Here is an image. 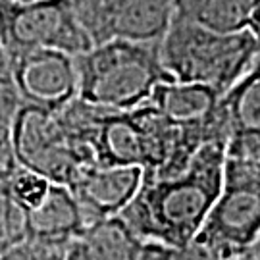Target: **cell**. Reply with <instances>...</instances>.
Listing matches in <instances>:
<instances>
[{
  "instance_id": "19",
  "label": "cell",
  "mask_w": 260,
  "mask_h": 260,
  "mask_svg": "<svg viewBox=\"0 0 260 260\" xmlns=\"http://www.w3.org/2000/svg\"><path fill=\"white\" fill-rule=\"evenodd\" d=\"M230 260H260V239L254 243V245H251L249 249H245L243 252L235 254V256Z\"/></svg>"
},
{
  "instance_id": "13",
  "label": "cell",
  "mask_w": 260,
  "mask_h": 260,
  "mask_svg": "<svg viewBox=\"0 0 260 260\" xmlns=\"http://www.w3.org/2000/svg\"><path fill=\"white\" fill-rule=\"evenodd\" d=\"M258 0H176L174 16L218 33L247 31V21Z\"/></svg>"
},
{
  "instance_id": "18",
  "label": "cell",
  "mask_w": 260,
  "mask_h": 260,
  "mask_svg": "<svg viewBox=\"0 0 260 260\" xmlns=\"http://www.w3.org/2000/svg\"><path fill=\"white\" fill-rule=\"evenodd\" d=\"M66 247L64 245H52V243L25 239L16 249L6 252L0 260H64Z\"/></svg>"
},
{
  "instance_id": "12",
  "label": "cell",
  "mask_w": 260,
  "mask_h": 260,
  "mask_svg": "<svg viewBox=\"0 0 260 260\" xmlns=\"http://www.w3.org/2000/svg\"><path fill=\"white\" fill-rule=\"evenodd\" d=\"M143 241L120 216L89 223L66 247L64 260H139Z\"/></svg>"
},
{
  "instance_id": "10",
  "label": "cell",
  "mask_w": 260,
  "mask_h": 260,
  "mask_svg": "<svg viewBox=\"0 0 260 260\" xmlns=\"http://www.w3.org/2000/svg\"><path fill=\"white\" fill-rule=\"evenodd\" d=\"M220 94L206 85L166 81L154 89L149 103L166 120L181 127H214L225 143L218 121Z\"/></svg>"
},
{
  "instance_id": "11",
  "label": "cell",
  "mask_w": 260,
  "mask_h": 260,
  "mask_svg": "<svg viewBox=\"0 0 260 260\" xmlns=\"http://www.w3.org/2000/svg\"><path fill=\"white\" fill-rule=\"evenodd\" d=\"M27 239L68 245L89 225L79 203L68 185L50 183L45 201L25 212Z\"/></svg>"
},
{
  "instance_id": "16",
  "label": "cell",
  "mask_w": 260,
  "mask_h": 260,
  "mask_svg": "<svg viewBox=\"0 0 260 260\" xmlns=\"http://www.w3.org/2000/svg\"><path fill=\"white\" fill-rule=\"evenodd\" d=\"M0 172V258L27 239L25 210L8 195Z\"/></svg>"
},
{
  "instance_id": "17",
  "label": "cell",
  "mask_w": 260,
  "mask_h": 260,
  "mask_svg": "<svg viewBox=\"0 0 260 260\" xmlns=\"http://www.w3.org/2000/svg\"><path fill=\"white\" fill-rule=\"evenodd\" d=\"M139 260H223L216 251L203 245L201 241H193L185 247H170L162 243L145 241L141 249Z\"/></svg>"
},
{
  "instance_id": "9",
  "label": "cell",
  "mask_w": 260,
  "mask_h": 260,
  "mask_svg": "<svg viewBox=\"0 0 260 260\" xmlns=\"http://www.w3.org/2000/svg\"><path fill=\"white\" fill-rule=\"evenodd\" d=\"M143 183L139 166H89L81 168L70 183V191L79 203L87 222L120 216L133 201Z\"/></svg>"
},
{
  "instance_id": "15",
  "label": "cell",
  "mask_w": 260,
  "mask_h": 260,
  "mask_svg": "<svg viewBox=\"0 0 260 260\" xmlns=\"http://www.w3.org/2000/svg\"><path fill=\"white\" fill-rule=\"evenodd\" d=\"M4 185H6L8 195L27 212L31 208H37L45 201L48 189H50V181L47 177L39 176L27 168L16 164L4 176Z\"/></svg>"
},
{
  "instance_id": "14",
  "label": "cell",
  "mask_w": 260,
  "mask_h": 260,
  "mask_svg": "<svg viewBox=\"0 0 260 260\" xmlns=\"http://www.w3.org/2000/svg\"><path fill=\"white\" fill-rule=\"evenodd\" d=\"M21 104L23 103L14 85L10 68H0V172L2 174H8L18 164L12 154L10 139H12L14 121Z\"/></svg>"
},
{
  "instance_id": "4",
  "label": "cell",
  "mask_w": 260,
  "mask_h": 260,
  "mask_svg": "<svg viewBox=\"0 0 260 260\" xmlns=\"http://www.w3.org/2000/svg\"><path fill=\"white\" fill-rule=\"evenodd\" d=\"M260 239V137H233L225 145L220 195L197 241L223 260Z\"/></svg>"
},
{
  "instance_id": "20",
  "label": "cell",
  "mask_w": 260,
  "mask_h": 260,
  "mask_svg": "<svg viewBox=\"0 0 260 260\" xmlns=\"http://www.w3.org/2000/svg\"><path fill=\"white\" fill-rule=\"evenodd\" d=\"M8 2H18V4H25V2H35V0H8Z\"/></svg>"
},
{
  "instance_id": "3",
  "label": "cell",
  "mask_w": 260,
  "mask_h": 260,
  "mask_svg": "<svg viewBox=\"0 0 260 260\" xmlns=\"http://www.w3.org/2000/svg\"><path fill=\"white\" fill-rule=\"evenodd\" d=\"M260 43L249 31L218 33L176 18L160 41V58L174 81L199 83L223 96L251 70Z\"/></svg>"
},
{
  "instance_id": "1",
  "label": "cell",
  "mask_w": 260,
  "mask_h": 260,
  "mask_svg": "<svg viewBox=\"0 0 260 260\" xmlns=\"http://www.w3.org/2000/svg\"><path fill=\"white\" fill-rule=\"evenodd\" d=\"M225 143H206L177 176L145 177L120 218L141 241L185 247L197 239L220 195Z\"/></svg>"
},
{
  "instance_id": "7",
  "label": "cell",
  "mask_w": 260,
  "mask_h": 260,
  "mask_svg": "<svg viewBox=\"0 0 260 260\" xmlns=\"http://www.w3.org/2000/svg\"><path fill=\"white\" fill-rule=\"evenodd\" d=\"M94 45L112 39L162 41L174 19L176 0H74Z\"/></svg>"
},
{
  "instance_id": "6",
  "label": "cell",
  "mask_w": 260,
  "mask_h": 260,
  "mask_svg": "<svg viewBox=\"0 0 260 260\" xmlns=\"http://www.w3.org/2000/svg\"><path fill=\"white\" fill-rule=\"evenodd\" d=\"M10 147L19 166L58 185H70L81 168L93 164L68 129L62 112L35 104H21Z\"/></svg>"
},
{
  "instance_id": "8",
  "label": "cell",
  "mask_w": 260,
  "mask_h": 260,
  "mask_svg": "<svg viewBox=\"0 0 260 260\" xmlns=\"http://www.w3.org/2000/svg\"><path fill=\"white\" fill-rule=\"evenodd\" d=\"M21 103L64 110L79 96L75 56L62 50H29L8 58Z\"/></svg>"
},
{
  "instance_id": "2",
  "label": "cell",
  "mask_w": 260,
  "mask_h": 260,
  "mask_svg": "<svg viewBox=\"0 0 260 260\" xmlns=\"http://www.w3.org/2000/svg\"><path fill=\"white\" fill-rule=\"evenodd\" d=\"M79 99L87 104L133 110L149 103L160 83L174 81L160 58V41L112 39L75 56Z\"/></svg>"
},
{
  "instance_id": "5",
  "label": "cell",
  "mask_w": 260,
  "mask_h": 260,
  "mask_svg": "<svg viewBox=\"0 0 260 260\" xmlns=\"http://www.w3.org/2000/svg\"><path fill=\"white\" fill-rule=\"evenodd\" d=\"M0 45L6 58L29 50H62L72 56L94 47L74 0H0Z\"/></svg>"
}]
</instances>
